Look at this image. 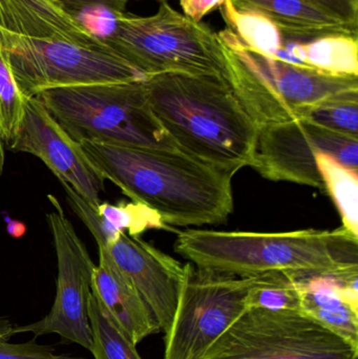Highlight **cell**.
I'll list each match as a JSON object with an SVG mask.
<instances>
[{"label":"cell","instance_id":"obj_1","mask_svg":"<svg viewBox=\"0 0 358 359\" xmlns=\"http://www.w3.org/2000/svg\"><path fill=\"white\" fill-rule=\"evenodd\" d=\"M0 54L27 99L54 88L147 79L55 0H0Z\"/></svg>","mask_w":358,"mask_h":359},{"label":"cell","instance_id":"obj_2","mask_svg":"<svg viewBox=\"0 0 358 359\" xmlns=\"http://www.w3.org/2000/svg\"><path fill=\"white\" fill-rule=\"evenodd\" d=\"M97 172L177 227L220 225L233 212L235 174L179 149L79 142Z\"/></svg>","mask_w":358,"mask_h":359},{"label":"cell","instance_id":"obj_3","mask_svg":"<svg viewBox=\"0 0 358 359\" xmlns=\"http://www.w3.org/2000/svg\"><path fill=\"white\" fill-rule=\"evenodd\" d=\"M147 98L178 149L237 174L252 168L258 128L226 80L170 73L144 80Z\"/></svg>","mask_w":358,"mask_h":359},{"label":"cell","instance_id":"obj_4","mask_svg":"<svg viewBox=\"0 0 358 359\" xmlns=\"http://www.w3.org/2000/svg\"><path fill=\"white\" fill-rule=\"evenodd\" d=\"M174 250L198 267L239 276L358 273V238L344 227L273 233L189 229L179 232Z\"/></svg>","mask_w":358,"mask_h":359},{"label":"cell","instance_id":"obj_5","mask_svg":"<svg viewBox=\"0 0 358 359\" xmlns=\"http://www.w3.org/2000/svg\"><path fill=\"white\" fill-rule=\"evenodd\" d=\"M106 43L146 78L161 74L214 76L226 80L218 33L162 2L151 16L115 15L103 34Z\"/></svg>","mask_w":358,"mask_h":359},{"label":"cell","instance_id":"obj_6","mask_svg":"<svg viewBox=\"0 0 358 359\" xmlns=\"http://www.w3.org/2000/svg\"><path fill=\"white\" fill-rule=\"evenodd\" d=\"M36 97L77 142L178 149L151 109L144 80L54 88Z\"/></svg>","mask_w":358,"mask_h":359},{"label":"cell","instance_id":"obj_7","mask_svg":"<svg viewBox=\"0 0 358 359\" xmlns=\"http://www.w3.org/2000/svg\"><path fill=\"white\" fill-rule=\"evenodd\" d=\"M226 60V81L256 128L298 119L305 107L358 88V77L328 75L263 56L228 29L218 33Z\"/></svg>","mask_w":358,"mask_h":359},{"label":"cell","instance_id":"obj_8","mask_svg":"<svg viewBox=\"0 0 358 359\" xmlns=\"http://www.w3.org/2000/svg\"><path fill=\"white\" fill-rule=\"evenodd\" d=\"M202 359H358V349L304 312L252 308Z\"/></svg>","mask_w":358,"mask_h":359},{"label":"cell","instance_id":"obj_9","mask_svg":"<svg viewBox=\"0 0 358 359\" xmlns=\"http://www.w3.org/2000/svg\"><path fill=\"white\" fill-rule=\"evenodd\" d=\"M254 276H239L195 264L184 278L164 359H202L208 348L244 313Z\"/></svg>","mask_w":358,"mask_h":359},{"label":"cell","instance_id":"obj_10","mask_svg":"<svg viewBox=\"0 0 358 359\" xmlns=\"http://www.w3.org/2000/svg\"><path fill=\"white\" fill-rule=\"evenodd\" d=\"M48 200L53 209L46 213V219L52 232L58 266L56 299L46 318L27 326L14 327L13 335L29 332L41 337L55 333L60 335L63 341L78 344L92 352L88 306L96 265L57 198L48 196Z\"/></svg>","mask_w":358,"mask_h":359},{"label":"cell","instance_id":"obj_11","mask_svg":"<svg viewBox=\"0 0 358 359\" xmlns=\"http://www.w3.org/2000/svg\"><path fill=\"white\" fill-rule=\"evenodd\" d=\"M319 155L329 156L358 174V139L303 119L259 128L252 168L269 181L289 182L325 191L317 168Z\"/></svg>","mask_w":358,"mask_h":359},{"label":"cell","instance_id":"obj_12","mask_svg":"<svg viewBox=\"0 0 358 359\" xmlns=\"http://www.w3.org/2000/svg\"><path fill=\"white\" fill-rule=\"evenodd\" d=\"M8 151L39 158L61 183L67 184L92 208L100 204L104 178L38 97L27 100L25 119Z\"/></svg>","mask_w":358,"mask_h":359},{"label":"cell","instance_id":"obj_13","mask_svg":"<svg viewBox=\"0 0 358 359\" xmlns=\"http://www.w3.org/2000/svg\"><path fill=\"white\" fill-rule=\"evenodd\" d=\"M103 246L151 308L161 332L167 334L178 306L184 265L149 243L124 232Z\"/></svg>","mask_w":358,"mask_h":359},{"label":"cell","instance_id":"obj_14","mask_svg":"<svg viewBox=\"0 0 358 359\" xmlns=\"http://www.w3.org/2000/svg\"><path fill=\"white\" fill-rule=\"evenodd\" d=\"M99 263L92 276V293L118 328L135 346L161 332L151 308L120 271L103 245H98Z\"/></svg>","mask_w":358,"mask_h":359},{"label":"cell","instance_id":"obj_15","mask_svg":"<svg viewBox=\"0 0 358 359\" xmlns=\"http://www.w3.org/2000/svg\"><path fill=\"white\" fill-rule=\"evenodd\" d=\"M301 311L358 349V273L298 274Z\"/></svg>","mask_w":358,"mask_h":359},{"label":"cell","instance_id":"obj_16","mask_svg":"<svg viewBox=\"0 0 358 359\" xmlns=\"http://www.w3.org/2000/svg\"><path fill=\"white\" fill-rule=\"evenodd\" d=\"M61 184L69 207L88 228L97 244L113 243L121 232L139 238L147 230L170 229L164 224L161 215L146 205L132 201H121L115 205L101 202L94 209L67 184Z\"/></svg>","mask_w":358,"mask_h":359},{"label":"cell","instance_id":"obj_17","mask_svg":"<svg viewBox=\"0 0 358 359\" xmlns=\"http://www.w3.org/2000/svg\"><path fill=\"white\" fill-rule=\"evenodd\" d=\"M239 8L262 13L285 31L298 33L345 32L358 34V27L349 25L307 0H230Z\"/></svg>","mask_w":358,"mask_h":359},{"label":"cell","instance_id":"obj_18","mask_svg":"<svg viewBox=\"0 0 358 359\" xmlns=\"http://www.w3.org/2000/svg\"><path fill=\"white\" fill-rule=\"evenodd\" d=\"M302 286L296 273L270 271L254 276L246 307L281 311H301Z\"/></svg>","mask_w":358,"mask_h":359},{"label":"cell","instance_id":"obj_19","mask_svg":"<svg viewBox=\"0 0 358 359\" xmlns=\"http://www.w3.org/2000/svg\"><path fill=\"white\" fill-rule=\"evenodd\" d=\"M317 163L325 191L340 211L343 227L358 238V175L329 156H317Z\"/></svg>","mask_w":358,"mask_h":359},{"label":"cell","instance_id":"obj_20","mask_svg":"<svg viewBox=\"0 0 358 359\" xmlns=\"http://www.w3.org/2000/svg\"><path fill=\"white\" fill-rule=\"evenodd\" d=\"M298 119L358 139V88L338 93L305 107Z\"/></svg>","mask_w":358,"mask_h":359},{"label":"cell","instance_id":"obj_21","mask_svg":"<svg viewBox=\"0 0 358 359\" xmlns=\"http://www.w3.org/2000/svg\"><path fill=\"white\" fill-rule=\"evenodd\" d=\"M27 100L0 54V177L4 174L6 151L14 142L25 119Z\"/></svg>","mask_w":358,"mask_h":359},{"label":"cell","instance_id":"obj_22","mask_svg":"<svg viewBox=\"0 0 358 359\" xmlns=\"http://www.w3.org/2000/svg\"><path fill=\"white\" fill-rule=\"evenodd\" d=\"M95 359H142L128 337L118 328L94 295L88 306Z\"/></svg>","mask_w":358,"mask_h":359},{"label":"cell","instance_id":"obj_23","mask_svg":"<svg viewBox=\"0 0 358 359\" xmlns=\"http://www.w3.org/2000/svg\"><path fill=\"white\" fill-rule=\"evenodd\" d=\"M0 359H81L67 354L57 355L50 346L38 345L35 341L11 344L0 341Z\"/></svg>","mask_w":358,"mask_h":359},{"label":"cell","instance_id":"obj_24","mask_svg":"<svg viewBox=\"0 0 358 359\" xmlns=\"http://www.w3.org/2000/svg\"><path fill=\"white\" fill-rule=\"evenodd\" d=\"M61 6L75 16L80 14L98 11L109 15V17L125 13L130 0H55Z\"/></svg>","mask_w":358,"mask_h":359},{"label":"cell","instance_id":"obj_25","mask_svg":"<svg viewBox=\"0 0 358 359\" xmlns=\"http://www.w3.org/2000/svg\"><path fill=\"white\" fill-rule=\"evenodd\" d=\"M332 16L358 27V0H307Z\"/></svg>","mask_w":358,"mask_h":359},{"label":"cell","instance_id":"obj_26","mask_svg":"<svg viewBox=\"0 0 358 359\" xmlns=\"http://www.w3.org/2000/svg\"><path fill=\"white\" fill-rule=\"evenodd\" d=\"M225 0H179L183 14L191 20L201 22L202 19L220 8Z\"/></svg>","mask_w":358,"mask_h":359},{"label":"cell","instance_id":"obj_27","mask_svg":"<svg viewBox=\"0 0 358 359\" xmlns=\"http://www.w3.org/2000/svg\"><path fill=\"white\" fill-rule=\"evenodd\" d=\"M13 328L8 320H0V341H8L13 335Z\"/></svg>","mask_w":358,"mask_h":359},{"label":"cell","instance_id":"obj_28","mask_svg":"<svg viewBox=\"0 0 358 359\" xmlns=\"http://www.w3.org/2000/svg\"><path fill=\"white\" fill-rule=\"evenodd\" d=\"M157 1L161 2L162 4V2H166L167 0H157Z\"/></svg>","mask_w":358,"mask_h":359}]
</instances>
